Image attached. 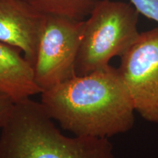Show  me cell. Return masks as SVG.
Masks as SVG:
<instances>
[{
	"label": "cell",
	"mask_w": 158,
	"mask_h": 158,
	"mask_svg": "<svg viewBox=\"0 0 158 158\" xmlns=\"http://www.w3.org/2000/svg\"><path fill=\"white\" fill-rule=\"evenodd\" d=\"M20 49L0 42V92L18 102L42 92L33 67Z\"/></svg>",
	"instance_id": "obj_7"
},
{
	"label": "cell",
	"mask_w": 158,
	"mask_h": 158,
	"mask_svg": "<svg viewBox=\"0 0 158 158\" xmlns=\"http://www.w3.org/2000/svg\"><path fill=\"white\" fill-rule=\"evenodd\" d=\"M15 100L7 94L0 92V128L9 119L15 106Z\"/></svg>",
	"instance_id": "obj_10"
},
{
	"label": "cell",
	"mask_w": 158,
	"mask_h": 158,
	"mask_svg": "<svg viewBox=\"0 0 158 158\" xmlns=\"http://www.w3.org/2000/svg\"><path fill=\"white\" fill-rule=\"evenodd\" d=\"M120 57L118 70L135 110L158 123V27L140 33Z\"/></svg>",
	"instance_id": "obj_5"
},
{
	"label": "cell",
	"mask_w": 158,
	"mask_h": 158,
	"mask_svg": "<svg viewBox=\"0 0 158 158\" xmlns=\"http://www.w3.org/2000/svg\"><path fill=\"white\" fill-rule=\"evenodd\" d=\"M49 116L76 136L110 138L129 131L135 112L118 68L108 65L41 92Z\"/></svg>",
	"instance_id": "obj_1"
},
{
	"label": "cell",
	"mask_w": 158,
	"mask_h": 158,
	"mask_svg": "<svg viewBox=\"0 0 158 158\" xmlns=\"http://www.w3.org/2000/svg\"><path fill=\"white\" fill-rule=\"evenodd\" d=\"M44 15H54L83 21L98 0H23Z\"/></svg>",
	"instance_id": "obj_8"
},
{
	"label": "cell",
	"mask_w": 158,
	"mask_h": 158,
	"mask_svg": "<svg viewBox=\"0 0 158 158\" xmlns=\"http://www.w3.org/2000/svg\"><path fill=\"white\" fill-rule=\"evenodd\" d=\"M138 12L130 4L98 0L84 20L76 60V76H84L108 66L121 56L140 33Z\"/></svg>",
	"instance_id": "obj_3"
},
{
	"label": "cell",
	"mask_w": 158,
	"mask_h": 158,
	"mask_svg": "<svg viewBox=\"0 0 158 158\" xmlns=\"http://www.w3.org/2000/svg\"><path fill=\"white\" fill-rule=\"evenodd\" d=\"M139 14L158 23V0H130Z\"/></svg>",
	"instance_id": "obj_9"
},
{
	"label": "cell",
	"mask_w": 158,
	"mask_h": 158,
	"mask_svg": "<svg viewBox=\"0 0 158 158\" xmlns=\"http://www.w3.org/2000/svg\"><path fill=\"white\" fill-rule=\"evenodd\" d=\"M0 158H114L107 138L63 135L40 102H15L0 133Z\"/></svg>",
	"instance_id": "obj_2"
},
{
	"label": "cell",
	"mask_w": 158,
	"mask_h": 158,
	"mask_svg": "<svg viewBox=\"0 0 158 158\" xmlns=\"http://www.w3.org/2000/svg\"><path fill=\"white\" fill-rule=\"evenodd\" d=\"M43 19L23 0H0V42L20 49L32 67Z\"/></svg>",
	"instance_id": "obj_6"
},
{
	"label": "cell",
	"mask_w": 158,
	"mask_h": 158,
	"mask_svg": "<svg viewBox=\"0 0 158 158\" xmlns=\"http://www.w3.org/2000/svg\"><path fill=\"white\" fill-rule=\"evenodd\" d=\"M84 22V20L44 15L33 65L35 81L42 92L76 76Z\"/></svg>",
	"instance_id": "obj_4"
}]
</instances>
